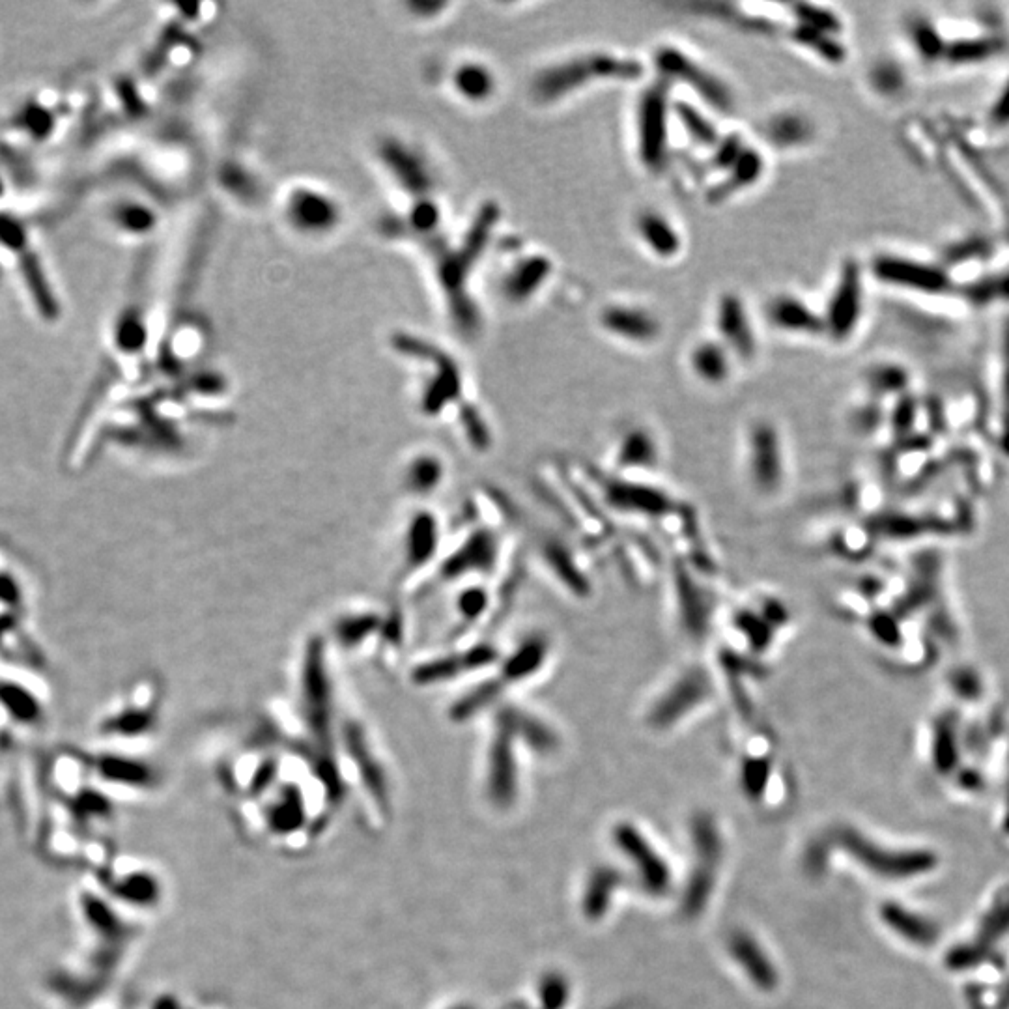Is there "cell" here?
<instances>
[{"instance_id":"obj_34","label":"cell","mask_w":1009,"mask_h":1009,"mask_svg":"<svg viewBox=\"0 0 1009 1009\" xmlns=\"http://www.w3.org/2000/svg\"><path fill=\"white\" fill-rule=\"evenodd\" d=\"M791 38L800 47L808 49L810 53L823 58L830 64H839V62H843V58H847V47H843V43L838 40V34H834V32H826V30L796 23L791 30Z\"/></svg>"},{"instance_id":"obj_6","label":"cell","mask_w":1009,"mask_h":1009,"mask_svg":"<svg viewBox=\"0 0 1009 1009\" xmlns=\"http://www.w3.org/2000/svg\"><path fill=\"white\" fill-rule=\"evenodd\" d=\"M746 479L759 498H778L787 483V453L778 427L754 421L746 434Z\"/></svg>"},{"instance_id":"obj_22","label":"cell","mask_w":1009,"mask_h":1009,"mask_svg":"<svg viewBox=\"0 0 1009 1009\" xmlns=\"http://www.w3.org/2000/svg\"><path fill=\"white\" fill-rule=\"evenodd\" d=\"M427 356L436 369V376L430 380L428 389H425L423 410L430 415H436L445 406H449L453 402H460L462 376H460V370H458V365H455V361L451 357L445 356L440 350H436L434 346H430L428 342Z\"/></svg>"},{"instance_id":"obj_25","label":"cell","mask_w":1009,"mask_h":1009,"mask_svg":"<svg viewBox=\"0 0 1009 1009\" xmlns=\"http://www.w3.org/2000/svg\"><path fill=\"white\" fill-rule=\"evenodd\" d=\"M765 172V157L761 152L752 146H746L739 159L724 172L722 182L712 187L709 191V202L718 204L724 200L737 195L739 191H744L761 178Z\"/></svg>"},{"instance_id":"obj_13","label":"cell","mask_w":1009,"mask_h":1009,"mask_svg":"<svg viewBox=\"0 0 1009 1009\" xmlns=\"http://www.w3.org/2000/svg\"><path fill=\"white\" fill-rule=\"evenodd\" d=\"M499 561V537L492 529H475L441 565V576L456 580L468 574L492 576Z\"/></svg>"},{"instance_id":"obj_31","label":"cell","mask_w":1009,"mask_h":1009,"mask_svg":"<svg viewBox=\"0 0 1009 1009\" xmlns=\"http://www.w3.org/2000/svg\"><path fill=\"white\" fill-rule=\"evenodd\" d=\"M767 139L778 148H798L813 139V124L804 114L783 111L768 118Z\"/></svg>"},{"instance_id":"obj_2","label":"cell","mask_w":1009,"mask_h":1009,"mask_svg":"<svg viewBox=\"0 0 1009 1009\" xmlns=\"http://www.w3.org/2000/svg\"><path fill=\"white\" fill-rule=\"evenodd\" d=\"M554 654V641L548 632L533 630L526 634L511 653L505 654L496 668V673L479 684L475 690L460 697L451 709L455 722L468 720L477 712L498 703L509 690L535 681L548 668Z\"/></svg>"},{"instance_id":"obj_42","label":"cell","mask_w":1009,"mask_h":1009,"mask_svg":"<svg viewBox=\"0 0 1009 1009\" xmlns=\"http://www.w3.org/2000/svg\"><path fill=\"white\" fill-rule=\"evenodd\" d=\"M455 1009H471V1008H466V1006H462V1008H455Z\"/></svg>"},{"instance_id":"obj_10","label":"cell","mask_w":1009,"mask_h":1009,"mask_svg":"<svg viewBox=\"0 0 1009 1009\" xmlns=\"http://www.w3.org/2000/svg\"><path fill=\"white\" fill-rule=\"evenodd\" d=\"M286 221L303 234H326L339 225L341 208L324 191L296 187L285 202Z\"/></svg>"},{"instance_id":"obj_41","label":"cell","mask_w":1009,"mask_h":1009,"mask_svg":"<svg viewBox=\"0 0 1009 1009\" xmlns=\"http://www.w3.org/2000/svg\"><path fill=\"white\" fill-rule=\"evenodd\" d=\"M542 1004L546 1009H561L569 998V983L561 974H548L541 983Z\"/></svg>"},{"instance_id":"obj_38","label":"cell","mask_w":1009,"mask_h":1009,"mask_svg":"<svg viewBox=\"0 0 1009 1009\" xmlns=\"http://www.w3.org/2000/svg\"><path fill=\"white\" fill-rule=\"evenodd\" d=\"M460 423H462L464 434H466L469 443L477 451L484 453V451L490 449V445H492V430H490L486 419H484L477 408H473L469 404H462L460 406Z\"/></svg>"},{"instance_id":"obj_16","label":"cell","mask_w":1009,"mask_h":1009,"mask_svg":"<svg viewBox=\"0 0 1009 1009\" xmlns=\"http://www.w3.org/2000/svg\"><path fill=\"white\" fill-rule=\"evenodd\" d=\"M716 329L725 348L731 356L742 361L754 359L757 352V337L748 309L737 294H724L716 309Z\"/></svg>"},{"instance_id":"obj_17","label":"cell","mask_w":1009,"mask_h":1009,"mask_svg":"<svg viewBox=\"0 0 1009 1009\" xmlns=\"http://www.w3.org/2000/svg\"><path fill=\"white\" fill-rule=\"evenodd\" d=\"M613 839H615L617 847L623 849V853L634 864H638L643 888L654 896L666 894L669 884H671L668 866L664 864V860L658 854L654 853L653 847L645 841L640 832L634 826L625 823V825L615 828Z\"/></svg>"},{"instance_id":"obj_12","label":"cell","mask_w":1009,"mask_h":1009,"mask_svg":"<svg viewBox=\"0 0 1009 1009\" xmlns=\"http://www.w3.org/2000/svg\"><path fill=\"white\" fill-rule=\"evenodd\" d=\"M324 641L314 640L305 654L303 666V705L318 737H327L331 718V686L327 677Z\"/></svg>"},{"instance_id":"obj_39","label":"cell","mask_w":1009,"mask_h":1009,"mask_svg":"<svg viewBox=\"0 0 1009 1009\" xmlns=\"http://www.w3.org/2000/svg\"><path fill=\"white\" fill-rule=\"evenodd\" d=\"M488 606H490V595L481 585H473V587L464 589L456 602L458 613L469 625L479 621L484 613L488 612Z\"/></svg>"},{"instance_id":"obj_9","label":"cell","mask_w":1009,"mask_h":1009,"mask_svg":"<svg viewBox=\"0 0 1009 1009\" xmlns=\"http://www.w3.org/2000/svg\"><path fill=\"white\" fill-rule=\"evenodd\" d=\"M864 314V281L862 268L847 260L839 270L838 281L826 303L823 322L825 335L836 342L851 339Z\"/></svg>"},{"instance_id":"obj_20","label":"cell","mask_w":1009,"mask_h":1009,"mask_svg":"<svg viewBox=\"0 0 1009 1009\" xmlns=\"http://www.w3.org/2000/svg\"><path fill=\"white\" fill-rule=\"evenodd\" d=\"M600 324L608 333H612L613 337L638 344L653 342L662 331L660 322L653 313L636 305H623V303L606 307L600 313Z\"/></svg>"},{"instance_id":"obj_19","label":"cell","mask_w":1009,"mask_h":1009,"mask_svg":"<svg viewBox=\"0 0 1009 1009\" xmlns=\"http://www.w3.org/2000/svg\"><path fill=\"white\" fill-rule=\"evenodd\" d=\"M498 718L511 729L514 739L526 744L535 754L552 755L561 746V739L554 727L535 712L507 705L499 709Z\"/></svg>"},{"instance_id":"obj_40","label":"cell","mask_w":1009,"mask_h":1009,"mask_svg":"<svg viewBox=\"0 0 1009 1009\" xmlns=\"http://www.w3.org/2000/svg\"><path fill=\"white\" fill-rule=\"evenodd\" d=\"M746 146L748 144L744 143V139L740 137L739 133H729V135L722 137L711 150L712 169L727 171L739 159Z\"/></svg>"},{"instance_id":"obj_24","label":"cell","mask_w":1009,"mask_h":1009,"mask_svg":"<svg viewBox=\"0 0 1009 1009\" xmlns=\"http://www.w3.org/2000/svg\"><path fill=\"white\" fill-rule=\"evenodd\" d=\"M541 557L544 567H548L559 585H563L569 593L580 598L591 595V582L567 544L557 539H544Z\"/></svg>"},{"instance_id":"obj_29","label":"cell","mask_w":1009,"mask_h":1009,"mask_svg":"<svg viewBox=\"0 0 1009 1009\" xmlns=\"http://www.w3.org/2000/svg\"><path fill=\"white\" fill-rule=\"evenodd\" d=\"M690 369L703 384H725L731 376V352L720 341H701L690 352Z\"/></svg>"},{"instance_id":"obj_28","label":"cell","mask_w":1009,"mask_h":1009,"mask_svg":"<svg viewBox=\"0 0 1009 1009\" xmlns=\"http://www.w3.org/2000/svg\"><path fill=\"white\" fill-rule=\"evenodd\" d=\"M440 548V526L430 512L413 516L406 535V561L412 570L421 569L434 559Z\"/></svg>"},{"instance_id":"obj_30","label":"cell","mask_w":1009,"mask_h":1009,"mask_svg":"<svg viewBox=\"0 0 1009 1009\" xmlns=\"http://www.w3.org/2000/svg\"><path fill=\"white\" fill-rule=\"evenodd\" d=\"M453 88L460 98L471 103L488 101L498 88V79L494 72L483 62H464L453 72Z\"/></svg>"},{"instance_id":"obj_18","label":"cell","mask_w":1009,"mask_h":1009,"mask_svg":"<svg viewBox=\"0 0 1009 1009\" xmlns=\"http://www.w3.org/2000/svg\"><path fill=\"white\" fill-rule=\"evenodd\" d=\"M729 630L735 634L742 653L750 654L759 660H765L767 654L774 649L776 641L782 632L772 625L754 602L737 606L729 615Z\"/></svg>"},{"instance_id":"obj_15","label":"cell","mask_w":1009,"mask_h":1009,"mask_svg":"<svg viewBox=\"0 0 1009 1009\" xmlns=\"http://www.w3.org/2000/svg\"><path fill=\"white\" fill-rule=\"evenodd\" d=\"M662 451L658 438L653 430L647 427L626 428L619 436L613 449V475L630 477L636 475H653L660 468Z\"/></svg>"},{"instance_id":"obj_37","label":"cell","mask_w":1009,"mask_h":1009,"mask_svg":"<svg viewBox=\"0 0 1009 1009\" xmlns=\"http://www.w3.org/2000/svg\"><path fill=\"white\" fill-rule=\"evenodd\" d=\"M380 626H382V619L372 613L346 617L337 626V638L344 647H357V645H361V641L372 636Z\"/></svg>"},{"instance_id":"obj_26","label":"cell","mask_w":1009,"mask_h":1009,"mask_svg":"<svg viewBox=\"0 0 1009 1009\" xmlns=\"http://www.w3.org/2000/svg\"><path fill=\"white\" fill-rule=\"evenodd\" d=\"M729 952L740 967L744 968L746 976L754 981L761 991H772L776 987L778 983L776 968L768 959L767 953L761 950V946L750 935L735 933L729 938Z\"/></svg>"},{"instance_id":"obj_27","label":"cell","mask_w":1009,"mask_h":1009,"mask_svg":"<svg viewBox=\"0 0 1009 1009\" xmlns=\"http://www.w3.org/2000/svg\"><path fill=\"white\" fill-rule=\"evenodd\" d=\"M636 230L645 247L660 258H673L683 247L679 230L666 215L656 210L641 212L636 219Z\"/></svg>"},{"instance_id":"obj_7","label":"cell","mask_w":1009,"mask_h":1009,"mask_svg":"<svg viewBox=\"0 0 1009 1009\" xmlns=\"http://www.w3.org/2000/svg\"><path fill=\"white\" fill-rule=\"evenodd\" d=\"M696 569H692L681 557L671 561V593L675 604L677 625L688 640H707L711 634L716 600L711 587L699 582Z\"/></svg>"},{"instance_id":"obj_8","label":"cell","mask_w":1009,"mask_h":1009,"mask_svg":"<svg viewBox=\"0 0 1009 1009\" xmlns=\"http://www.w3.org/2000/svg\"><path fill=\"white\" fill-rule=\"evenodd\" d=\"M654 66L658 77H664L671 83L679 81L690 86L714 111L722 114L735 111V94L731 92L729 85L683 49L662 45L654 53Z\"/></svg>"},{"instance_id":"obj_1","label":"cell","mask_w":1009,"mask_h":1009,"mask_svg":"<svg viewBox=\"0 0 1009 1009\" xmlns=\"http://www.w3.org/2000/svg\"><path fill=\"white\" fill-rule=\"evenodd\" d=\"M643 75V64L632 57L610 51H591L557 60L535 73L531 96L537 103L552 105L578 94L582 88L597 83H628Z\"/></svg>"},{"instance_id":"obj_21","label":"cell","mask_w":1009,"mask_h":1009,"mask_svg":"<svg viewBox=\"0 0 1009 1009\" xmlns=\"http://www.w3.org/2000/svg\"><path fill=\"white\" fill-rule=\"evenodd\" d=\"M768 322L791 335H825L823 314L815 313L810 303L791 294H780L767 305Z\"/></svg>"},{"instance_id":"obj_14","label":"cell","mask_w":1009,"mask_h":1009,"mask_svg":"<svg viewBox=\"0 0 1009 1009\" xmlns=\"http://www.w3.org/2000/svg\"><path fill=\"white\" fill-rule=\"evenodd\" d=\"M514 735L496 716V733L488 752V795L498 806H509L518 793Z\"/></svg>"},{"instance_id":"obj_4","label":"cell","mask_w":1009,"mask_h":1009,"mask_svg":"<svg viewBox=\"0 0 1009 1009\" xmlns=\"http://www.w3.org/2000/svg\"><path fill=\"white\" fill-rule=\"evenodd\" d=\"M718 697V679L705 664H690L681 669L649 701L645 724L654 731H669L692 714L703 711Z\"/></svg>"},{"instance_id":"obj_11","label":"cell","mask_w":1009,"mask_h":1009,"mask_svg":"<svg viewBox=\"0 0 1009 1009\" xmlns=\"http://www.w3.org/2000/svg\"><path fill=\"white\" fill-rule=\"evenodd\" d=\"M501 653L490 643L473 645L460 653L440 656L436 660H428L425 664L413 669L412 679L415 684L447 683L473 671L498 668Z\"/></svg>"},{"instance_id":"obj_36","label":"cell","mask_w":1009,"mask_h":1009,"mask_svg":"<svg viewBox=\"0 0 1009 1009\" xmlns=\"http://www.w3.org/2000/svg\"><path fill=\"white\" fill-rule=\"evenodd\" d=\"M772 774V763L763 755H750L744 759L740 768V783L746 796L752 800L761 798L767 789L768 778Z\"/></svg>"},{"instance_id":"obj_3","label":"cell","mask_w":1009,"mask_h":1009,"mask_svg":"<svg viewBox=\"0 0 1009 1009\" xmlns=\"http://www.w3.org/2000/svg\"><path fill=\"white\" fill-rule=\"evenodd\" d=\"M589 483L593 484V498L606 511L621 514L625 518L653 520L656 524L671 522L683 511V503L677 501L668 490L656 486L645 479L602 475L597 471H587Z\"/></svg>"},{"instance_id":"obj_23","label":"cell","mask_w":1009,"mask_h":1009,"mask_svg":"<svg viewBox=\"0 0 1009 1009\" xmlns=\"http://www.w3.org/2000/svg\"><path fill=\"white\" fill-rule=\"evenodd\" d=\"M554 264L548 256L527 255L520 258L503 279V294L511 303H526L541 292L550 279Z\"/></svg>"},{"instance_id":"obj_5","label":"cell","mask_w":1009,"mask_h":1009,"mask_svg":"<svg viewBox=\"0 0 1009 1009\" xmlns=\"http://www.w3.org/2000/svg\"><path fill=\"white\" fill-rule=\"evenodd\" d=\"M673 83L656 77L645 86L636 109V139L641 165L651 172H660L668 163L669 122L673 118L671 101Z\"/></svg>"},{"instance_id":"obj_35","label":"cell","mask_w":1009,"mask_h":1009,"mask_svg":"<svg viewBox=\"0 0 1009 1009\" xmlns=\"http://www.w3.org/2000/svg\"><path fill=\"white\" fill-rule=\"evenodd\" d=\"M443 475H445L443 462L438 460L436 456L423 455L415 458L410 464L406 481H408V486L413 494L425 496L440 486Z\"/></svg>"},{"instance_id":"obj_33","label":"cell","mask_w":1009,"mask_h":1009,"mask_svg":"<svg viewBox=\"0 0 1009 1009\" xmlns=\"http://www.w3.org/2000/svg\"><path fill=\"white\" fill-rule=\"evenodd\" d=\"M673 118L679 120L688 139L701 148L712 150L722 139L716 124L711 122L705 113H701L697 107L686 101H673Z\"/></svg>"},{"instance_id":"obj_32","label":"cell","mask_w":1009,"mask_h":1009,"mask_svg":"<svg viewBox=\"0 0 1009 1009\" xmlns=\"http://www.w3.org/2000/svg\"><path fill=\"white\" fill-rule=\"evenodd\" d=\"M621 881L623 875L613 867H598L593 871L583 897V910L587 918L598 920L606 914L612 901L613 890L621 886Z\"/></svg>"}]
</instances>
